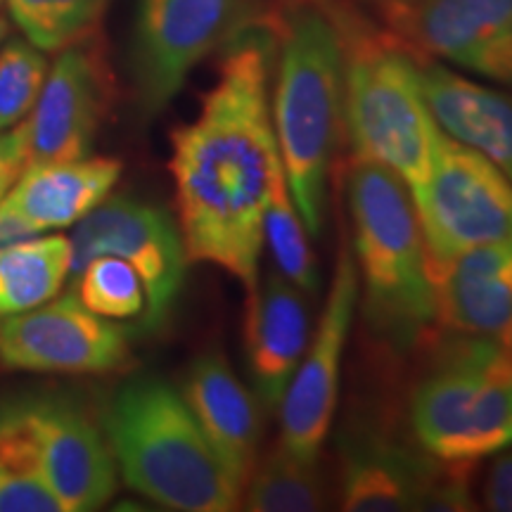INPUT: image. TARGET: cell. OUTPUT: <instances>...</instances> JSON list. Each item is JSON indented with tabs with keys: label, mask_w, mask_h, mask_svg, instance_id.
Wrapping results in <instances>:
<instances>
[{
	"label": "cell",
	"mask_w": 512,
	"mask_h": 512,
	"mask_svg": "<svg viewBox=\"0 0 512 512\" xmlns=\"http://www.w3.org/2000/svg\"><path fill=\"white\" fill-rule=\"evenodd\" d=\"M121 176L114 157H81L67 162L27 164L0 200L38 233L67 228L110 197Z\"/></svg>",
	"instance_id": "d6986e66"
},
{
	"label": "cell",
	"mask_w": 512,
	"mask_h": 512,
	"mask_svg": "<svg viewBox=\"0 0 512 512\" xmlns=\"http://www.w3.org/2000/svg\"><path fill=\"white\" fill-rule=\"evenodd\" d=\"M358 304L354 252L342 245L318 328L280 401V446L294 456L318 460L332 427L339 396L344 347Z\"/></svg>",
	"instance_id": "8fae6325"
},
{
	"label": "cell",
	"mask_w": 512,
	"mask_h": 512,
	"mask_svg": "<svg viewBox=\"0 0 512 512\" xmlns=\"http://www.w3.org/2000/svg\"><path fill=\"white\" fill-rule=\"evenodd\" d=\"M19 176V171H12V174H3L0 176V200L5 197V192H8V188L12 185V181Z\"/></svg>",
	"instance_id": "4dcf8cb0"
},
{
	"label": "cell",
	"mask_w": 512,
	"mask_h": 512,
	"mask_svg": "<svg viewBox=\"0 0 512 512\" xmlns=\"http://www.w3.org/2000/svg\"><path fill=\"white\" fill-rule=\"evenodd\" d=\"M344 124L356 159L389 169L411 195L425 188L441 128L422 91L420 60L399 38L344 31Z\"/></svg>",
	"instance_id": "5b68a950"
},
{
	"label": "cell",
	"mask_w": 512,
	"mask_h": 512,
	"mask_svg": "<svg viewBox=\"0 0 512 512\" xmlns=\"http://www.w3.org/2000/svg\"><path fill=\"white\" fill-rule=\"evenodd\" d=\"M36 235L43 233H38L34 226H29V223L22 219V216L0 204V252L22 240L36 238Z\"/></svg>",
	"instance_id": "f546056e"
},
{
	"label": "cell",
	"mask_w": 512,
	"mask_h": 512,
	"mask_svg": "<svg viewBox=\"0 0 512 512\" xmlns=\"http://www.w3.org/2000/svg\"><path fill=\"white\" fill-rule=\"evenodd\" d=\"M181 394L230 479L245 491L256 465L261 437V418L254 396L216 351H209L192 363Z\"/></svg>",
	"instance_id": "ac0fdd59"
},
{
	"label": "cell",
	"mask_w": 512,
	"mask_h": 512,
	"mask_svg": "<svg viewBox=\"0 0 512 512\" xmlns=\"http://www.w3.org/2000/svg\"><path fill=\"white\" fill-rule=\"evenodd\" d=\"M268 46L256 31L240 38L200 114L171 136L169 169L188 261L219 266L247 290L259 280L264 216L283 169L271 117Z\"/></svg>",
	"instance_id": "6da1fadb"
},
{
	"label": "cell",
	"mask_w": 512,
	"mask_h": 512,
	"mask_svg": "<svg viewBox=\"0 0 512 512\" xmlns=\"http://www.w3.org/2000/svg\"><path fill=\"white\" fill-rule=\"evenodd\" d=\"M349 209L368 328L389 347H413L437 320V302L411 192L389 169L356 159Z\"/></svg>",
	"instance_id": "277c9868"
},
{
	"label": "cell",
	"mask_w": 512,
	"mask_h": 512,
	"mask_svg": "<svg viewBox=\"0 0 512 512\" xmlns=\"http://www.w3.org/2000/svg\"><path fill=\"white\" fill-rule=\"evenodd\" d=\"M48 60L29 38H12L0 50V131H10L34 110L48 76Z\"/></svg>",
	"instance_id": "4316f807"
},
{
	"label": "cell",
	"mask_w": 512,
	"mask_h": 512,
	"mask_svg": "<svg viewBox=\"0 0 512 512\" xmlns=\"http://www.w3.org/2000/svg\"><path fill=\"white\" fill-rule=\"evenodd\" d=\"M264 242L271 249L275 271L285 275L290 283L306 294L318 292L320 278L309 245V230H306L297 204L292 200L283 169L275 176L271 200L266 207Z\"/></svg>",
	"instance_id": "cb8c5ba5"
},
{
	"label": "cell",
	"mask_w": 512,
	"mask_h": 512,
	"mask_svg": "<svg viewBox=\"0 0 512 512\" xmlns=\"http://www.w3.org/2000/svg\"><path fill=\"white\" fill-rule=\"evenodd\" d=\"M482 486V503L486 510L512 512V446L498 451Z\"/></svg>",
	"instance_id": "83f0119b"
},
{
	"label": "cell",
	"mask_w": 512,
	"mask_h": 512,
	"mask_svg": "<svg viewBox=\"0 0 512 512\" xmlns=\"http://www.w3.org/2000/svg\"><path fill=\"white\" fill-rule=\"evenodd\" d=\"M430 275L470 249L512 238V183L441 131L425 188L411 195Z\"/></svg>",
	"instance_id": "52a82bcc"
},
{
	"label": "cell",
	"mask_w": 512,
	"mask_h": 512,
	"mask_svg": "<svg viewBox=\"0 0 512 512\" xmlns=\"http://www.w3.org/2000/svg\"><path fill=\"white\" fill-rule=\"evenodd\" d=\"M245 0H140L133 76L145 114L162 112L192 69L233 34Z\"/></svg>",
	"instance_id": "30bf717a"
},
{
	"label": "cell",
	"mask_w": 512,
	"mask_h": 512,
	"mask_svg": "<svg viewBox=\"0 0 512 512\" xmlns=\"http://www.w3.org/2000/svg\"><path fill=\"white\" fill-rule=\"evenodd\" d=\"M273 133L287 188L320 238L328 174L344 124V31L328 8L302 0L278 24Z\"/></svg>",
	"instance_id": "7a4b0ae2"
},
{
	"label": "cell",
	"mask_w": 512,
	"mask_h": 512,
	"mask_svg": "<svg viewBox=\"0 0 512 512\" xmlns=\"http://www.w3.org/2000/svg\"><path fill=\"white\" fill-rule=\"evenodd\" d=\"M24 169V133L22 126L0 131V176Z\"/></svg>",
	"instance_id": "f1b7e54d"
},
{
	"label": "cell",
	"mask_w": 512,
	"mask_h": 512,
	"mask_svg": "<svg viewBox=\"0 0 512 512\" xmlns=\"http://www.w3.org/2000/svg\"><path fill=\"white\" fill-rule=\"evenodd\" d=\"M76 297L102 318H136L145 311V287L128 261L102 254L76 273Z\"/></svg>",
	"instance_id": "484cf974"
},
{
	"label": "cell",
	"mask_w": 512,
	"mask_h": 512,
	"mask_svg": "<svg viewBox=\"0 0 512 512\" xmlns=\"http://www.w3.org/2000/svg\"><path fill=\"white\" fill-rule=\"evenodd\" d=\"M5 34H8V24H5L3 19H0V41H3Z\"/></svg>",
	"instance_id": "1f68e13d"
},
{
	"label": "cell",
	"mask_w": 512,
	"mask_h": 512,
	"mask_svg": "<svg viewBox=\"0 0 512 512\" xmlns=\"http://www.w3.org/2000/svg\"><path fill=\"white\" fill-rule=\"evenodd\" d=\"M69 240L74 275L95 256H119L136 268L145 287V328L164 323L181 294L188 254L181 228L162 207L126 195L107 197L76 223Z\"/></svg>",
	"instance_id": "9c48e42d"
},
{
	"label": "cell",
	"mask_w": 512,
	"mask_h": 512,
	"mask_svg": "<svg viewBox=\"0 0 512 512\" xmlns=\"http://www.w3.org/2000/svg\"><path fill=\"white\" fill-rule=\"evenodd\" d=\"M0 512H62L41 475L19 406L0 411Z\"/></svg>",
	"instance_id": "603a6c76"
},
{
	"label": "cell",
	"mask_w": 512,
	"mask_h": 512,
	"mask_svg": "<svg viewBox=\"0 0 512 512\" xmlns=\"http://www.w3.org/2000/svg\"><path fill=\"white\" fill-rule=\"evenodd\" d=\"M107 102L110 81L100 55L81 41L62 48L48 69L34 110L19 121L24 133V166L91 155Z\"/></svg>",
	"instance_id": "9a60e30c"
},
{
	"label": "cell",
	"mask_w": 512,
	"mask_h": 512,
	"mask_svg": "<svg viewBox=\"0 0 512 512\" xmlns=\"http://www.w3.org/2000/svg\"><path fill=\"white\" fill-rule=\"evenodd\" d=\"M422 91L441 131L489 159L512 183V98L437 62L420 60Z\"/></svg>",
	"instance_id": "ffe728a7"
},
{
	"label": "cell",
	"mask_w": 512,
	"mask_h": 512,
	"mask_svg": "<svg viewBox=\"0 0 512 512\" xmlns=\"http://www.w3.org/2000/svg\"><path fill=\"white\" fill-rule=\"evenodd\" d=\"M124 482L162 508L238 510L242 491L178 389L138 377L119 389L102 427Z\"/></svg>",
	"instance_id": "3957f363"
},
{
	"label": "cell",
	"mask_w": 512,
	"mask_h": 512,
	"mask_svg": "<svg viewBox=\"0 0 512 512\" xmlns=\"http://www.w3.org/2000/svg\"><path fill=\"white\" fill-rule=\"evenodd\" d=\"M408 50L512 86V0H382Z\"/></svg>",
	"instance_id": "7c38bea8"
},
{
	"label": "cell",
	"mask_w": 512,
	"mask_h": 512,
	"mask_svg": "<svg viewBox=\"0 0 512 512\" xmlns=\"http://www.w3.org/2000/svg\"><path fill=\"white\" fill-rule=\"evenodd\" d=\"M430 280L437 320L451 335L512 344V238L456 256Z\"/></svg>",
	"instance_id": "e0dca14e"
},
{
	"label": "cell",
	"mask_w": 512,
	"mask_h": 512,
	"mask_svg": "<svg viewBox=\"0 0 512 512\" xmlns=\"http://www.w3.org/2000/svg\"><path fill=\"white\" fill-rule=\"evenodd\" d=\"M240 508L252 512H316L328 508V489L318 470V460L294 456L285 446H275L254 465Z\"/></svg>",
	"instance_id": "7402d4cb"
},
{
	"label": "cell",
	"mask_w": 512,
	"mask_h": 512,
	"mask_svg": "<svg viewBox=\"0 0 512 512\" xmlns=\"http://www.w3.org/2000/svg\"><path fill=\"white\" fill-rule=\"evenodd\" d=\"M411 427L444 463L475 465L512 446V344L456 335L413 392Z\"/></svg>",
	"instance_id": "8992f818"
},
{
	"label": "cell",
	"mask_w": 512,
	"mask_h": 512,
	"mask_svg": "<svg viewBox=\"0 0 512 512\" xmlns=\"http://www.w3.org/2000/svg\"><path fill=\"white\" fill-rule=\"evenodd\" d=\"M72 273V240L36 235L0 252V318L55 299Z\"/></svg>",
	"instance_id": "44dd1931"
},
{
	"label": "cell",
	"mask_w": 512,
	"mask_h": 512,
	"mask_svg": "<svg viewBox=\"0 0 512 512\" xmlns=\"http://www.w3.org/2000/svg\"><path fill=\"white\" fill-rule=\"evenodd\" d=\"M128 361L126 330L79 297L0 318V363L36 373H110Z\"/></svg>",
	"instance_id": "4fadbf2b"
},
{
	"label": "cell",
	"mask_w": 512,
	"mask_h": 512,
	"mask_svg": "<svg viewBox=\"0 0 512 512\" xmlns=\"http://www.w3.org/2000/svg\"><path fill=\"white\" fill-rule=\"evenodd\" d=\"M342 510H475L470 467L444 463L389 434L358 430L339 446Z\"/></svg>",
	"instance_id": "ba28073f"
},
{
	"label": "cell",
	"mask_w": 512,
	"mask_h": 512,
	"mask_svg": "<svg viewBox=\"0 0 512 512\" xmlns=\"http://www.w3.org/2000/svg\"><path fill=\"white\" fill-rule=\"evenodd\" d=\"M110 0H8L24 38L43 53L86 41Z\"/></svg>",
	"instance_id": "d4e9b609"
},
{
	"label": "cell",
	"mask_w": 512,
	"mask_h": 512,
	"mask_svg": "<svg viewBox=\"0 0 512 512\" xmlns=\"http://www.w3.org/2000/svg\"><path fill=\"white\" fill-rule=\"evenodd\" d=\"M311 335L306 292L275 268L256 280L245 316V356L256 396L271 411L280 408Z\"/></svg>",
	"instance_id": "2e32d148"
},
{
	"label": "cell",
	"mask_w": 512,
	"mask_h": 512,
	"mask_svg": "<svg viewBox=\"0 0 512 512\" xmlns=\"http://www.w3.org/2000/svg\"><path fill=\"white\" fill-rule=\"evenodd\" d=\"M36 460L62 512H91L117 491V460L105 430L76 403L43 396L19 406Z\"/></svg>",
	"instance_id": "5bb4252c"
}]
</instances>
